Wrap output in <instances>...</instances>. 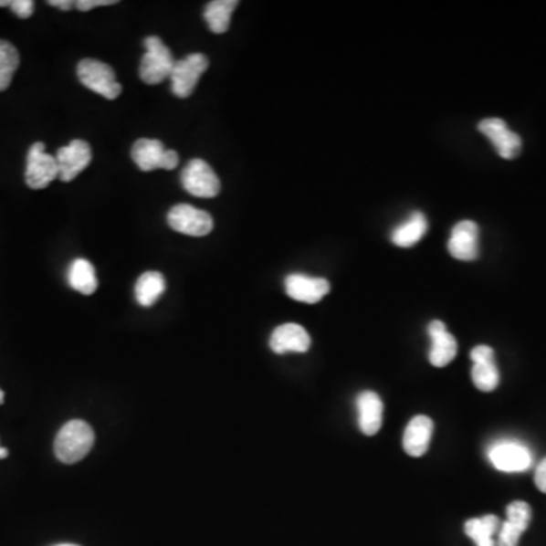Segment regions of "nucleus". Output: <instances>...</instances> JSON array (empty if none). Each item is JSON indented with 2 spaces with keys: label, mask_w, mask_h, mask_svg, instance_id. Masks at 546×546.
<instances>
[{
  "label": "nucleus",
  "mask_w": 546,
  "mask_h": 546,
  "mask_svg": "<svg viewBox=\"0 0 546 546\" xmlns=\"http://www.w3.org/2000/svg\"><path fill=\"white\" fill-rule=\"evenodd\" d=\"M9 2L11 0H4V2H0V6H9Z\"/></svg>",
  "instance_id": "nucleus-31"
},
{
  "label": "nucleus",
  "mask_w": 546,
  "mask_h": 546,
  "mask_svg": "<svg viewBox=\"0 0 546 546\" xmlns=\"http://www.w3.org/2000/svg\"><path fill=\"white\" fill-rule=\"evenodd\" d=\"M68 284L73 290L79 291L82 295L90 296L98 290V277L93 265L86 258H78L73 261L68 273Z\"/></svg>",
  "instance_id": "nucleus-22"
},
{
  "label": "nucleus",
  "mask_w": 546,
  "mask_h": 546,
  "mask_svg": "<svg viewBox=\"0 0 546 546\" xmlns=\"http://www.w3.org/2000/svg\"><path fill=\"white\" fill-rule=\"evenodd\" d=\"M383 401L375 392H363L357 398L359 410V425L362 433L375 436L383 425Z\"/></svg>",
  "instance_id": "nucleus-19"
},
{
  "label": "nucleus",
  "mask_w": 546,
  "mask_h": 546,
  "mask_svg": "<svg viewBox=\"0 0 546 546\" xmlns=\"http://www.w3.org/2000/svg\"><path fill=\"white\" fill-rule=\"evenodd\" d=\"M470 360L474 363L472 367V381L475 387L481 392H493L499 384V371L495 363V352L490 346H475L470 351Z\"/></svg>",
  "instance_id": "nucleus-12"
},
{
  "label": "nucleus",
  "mask_w": 546,
  "mask_h": 546,
  "mask_svg": "<svg viewBox=\"0 0 546 546\" xmlns=\"http://www.w3.org/2000/svg\"><path fill=\"white\" fill-rule=\"evenodd\" d=\"M143 45L146 52L140 63V78L149 86H157L167 78H171L175 59L172 57L171 49L163 43L160 37H148Z\"/></svg>",
  "instance_id": "nucleus-2"
},
{
  "label": "nucleus",
  "mask_w": 546,
  "mask_h": 546,
  "mask_svg": "<svg viewBox=\"0 0 546 546\" xmlns=\"http://www.w3.org/2000/svg\"><path fill=\"white\" fill-rule=\"evenodd\" d=\"M55 158L58 163L59 180L70 183L90 164V144L84 140H72L68 146L58 149Z\"/></svg>",
  "instance_id": "nucleus-11"
},
{
  "label": "nucleus",
  "mask_w": 546,
  "mask_h": 546,
  "mask_svg": "<svg viewBox=\"0 0 546 546\" xmlns=\"http://www.w3.org/2000/svg\"><path fill=\"white\" fill-rule=\"evenodd\" d=\"M167 222L176 233L185 234L190 237H204L215 228V222L206 211L197 210L188 204H180L169 211Z\"/></svg>",
  "instance_id": "nucleus-6"
},
{
  "label": "nucleus",
  "mask_w": 546,
  "mask_h": 546,
  "mask_svg": "<svg viewBox=\"0 0 546 546\" xmlns=\"http://www.w3.org/2000/svg\"><path fill=\"white\" fill-rule=\"evenodd\" d=\"M270 350L277 354L286 352H307L311 345L309 332L298 323H284L272 332Z\"/></svg>",
  "instance_id": "nucleus-17"
},
{
  "label": "nucleus",
  "mask_w": 546,
  "mask_h": 546,
  "mask_svg": "<svg viewBox=\"0 0 546 546\" xmlns=\"http://www.w3.org/2000/svg\"><path fill=\"white\" fill-rule=\"evenodd\" d=\"M59 176L58 163L54 155L46 152L45 143H34L27 152L26 184L34 190H41Z\"/></svg>",
  "instance_id": "nucleus-7"
},
{
  "label": "nucleus",
  "mask_w": 546,
  "mask_h": 546,
  "mask_svg": "<svg viewBox=\"0 0 546 546\" xmlns=\"http://www.w3.org/2000/svg\"><path fill=\"white\" fill-rule=\"evenodd\" d=\"M5 401V394L0 390V404H4Z\"/></svg>",
  "instance_id": "nucleus-32"
},
{
  "label": "nucleus",
  "mask_w": 546,
  "mask_h": 546,
  "mask_svg": "<svg viewBox=\"0 0 546 546\" xmlns=\"http://www.w3.org/2000/svg\"><path fill=\"white\" fill-rule=\"evenodd\" d=\"M534 483L541 492L546 493V458L539 463L536 474H534Z\"/></svg>",
  "instance_id": "nucleus-28"
},
{
  "label": "nucleus",
  "mask_w": 546,
  "mask_h": 546,
  "mask_svg": "<svg viewBox=\"0 0 546 546\" xmlns=\"http://www.w3.org/2000/svg\"><path fill=\"white\" fill-rule=\"evenodd\" d=\"M488 460L501 472H524L533 465V456L525 445L501 440L488 448Z\"/></svg>",
  "instance_id": "nucleus-9"
},
{
  "label": "nucleus",
  "mask_w": 546,
  "mask_h": 546,
  "mask_svg": "<svg viewBox=\"0 0 546 546\" xmlns=\"http://www.w3.org/2000/svg\"><path fill=\"white\" fill-rule=\"evenodd\" d=\"M206 68H208V58L202 54H190L185 58L175 61L169 78L173 94L183 99L192 96L199 78L206 72Z\"/></svg>",
  "instance_id": "nucleus-5"
},
{
  "label": "nucleus",
  "mask_w": 546,
  "mask_h": 546,
  "mask_svg": "<svg viewBox=\"0 0 546 546\" xmlns=\"http://www.w3.org/2000/svg\"><path fill=\"white\" fill-rule=\"evenodd\" d=\"M331 290L325 278H313L302 273H291L286 278L287 295L305 304H316Z\"/></svg>",
  "instance_id": "nucleus-15"
},
{
  "label": "nucleus",
  "mask_w": 546,
  "mask_h": 546,
  "mask_svg": "<svg viewBox=\"0 0 546 546\" xmlns=\"http://www.w3.org/2000/svg\"><path fill=\"white\" fill-rule=\"evenodd\" d=\"M478 131L490 140L499 157L504 160H513L520 155L522 140L520 135L510 131L506 121L497 117L484 119L478 123Z\"/></svg>",
  "instance_id": "nucleus-10"
},
{
  "label": "nucleus",
  "mask_w": 546,
  "mask_h": 546,
  "mask_svg": "<svg viewBox=\"0 0 546 546\" xmlns=\"http://www.w3.org/2000/svg\"><path fill=\"white\" fill-rule=\"evenodd\" d=\"M117 0H79L75 4L79 11H90L98 6H108V5H116Z\"/></svg>",
  "instance_id": "nucleus-27"
},
{
  "label": "nucleus",
  "mask_w": 546,
  "mask_h": 546,
  "mask_svg": "<svg viewBox=\"0 0 546 546\" xmlns=\"http://www.w3.org/2000/svg\"><path fill=\"white\" fill-rule=\"evenodd\" d=\"M237 0H215L206 5L204 18L211 32L224 34L228 31L234 9L237 8Z\"/></svg>",
  "instance_id": "nucleus-24"
},
{
  "label": "nucleus",
  "mask_w": 546,
  "mask_h": 546,
  "mask_svg": "<svg viewBox=\"0 0 546 546\" xmlns=\"http://www.w3.org/2000/svg\"><path fill=\"white\" fill-rule=\"evenodd\" d=\"M428 336L431 339V350L428 354L430 363L436 367L448 366L456 359L457 341L449 334L442 320H433L428 325Z\"/></svg>",
  "instance_id": "nucleus-16"
},
{
  "label": "nucleus",
  "mask_w": 546,
  "mask_h": 546,
  "mask_svg": "<svg viewBox=\"0 0 546 546\" xmlns=\"http://www.w3.org/2000/svg\"><path fill=\"white\" fill-rule=\"evenodd\" d=\"M6 457H8V449H5L0 446V460H4V458H6Z\"/></svg>",
  "instance_id": "nucleus-30"
},
{
  "label": "nucleus",
  "mask_w": 546,
  "mask_h": 546,
  "mask_svg": "<svg viewBox=\"0 0 546 546\" xmlns=\"http://www.w3.org/2000/svg\"><path fill=\"white\" fill-rule=\"evenodd\" d=\"M20 66L18 50L9 41L0 40V91H5L13 82L14 73Z\"/></svg>",
  "instance_id": "nucleus-25"
},
{
  "label": "nucleus",
  "mask_w": 546,
  "mask_h": 546,
  "mask_svg": "<svg viewBox=\"0 0 546 546\" xmlns=\"http://www.w3.org/2000/svg\"><path fill=\"white\" fill-rule=\"evenodd\" d=\"M181 183L185 192L193 196L210 199L220 193L219 176L215 175L210 164L204 160H192L188 163L181 173Z\"/></svg>",
  "instance_id": "nucleus-8"
},
{
  "label": "nucleus",
  "mask_w": 546,
  "mask_h": 546,
  "mask_svg": "<svg viewBox=\"0 0 546 546\" xmlns=\"http://www.w3.org/2000/svg\"><path fill=\"white\" fill-rule=\"evenodd\" d=\"M94 445V433L84 421H70L59 430L55 439V456L66 465L81 461L90 453Z\"/></svg>",
  "instance_id": "nucleus-1"
},
{
  "label": "nucleus",
  "mask_w": 546,
  "mask_h": 546,
  "mask_svg": "<svg viewBox=\"0 0 546 546\" xmlns=\"http://www.w3.org/2000/svg\"><path fill=\"white\" fill-rule=\"evenodd\" d=\"M57 546H78V545H72V543H63V545H57Z\"/></svg>",
  "instance_id": "nucleus-33"
},
{
  "label": "nucleus",
  "mask_w": 546,
  "mask_h": 546,
  "mask_svg": "<svg viewBox=\"0 0 546 546\" xmlns=\"http://www.w3.org/2000/svg\"><path fill=\"white\" fill-rule=\"evenodd\" d=\"M499 527L501 520H498L497 516L486 515L467 520L465 524V533L477 546H497L495 536H498Z\"/></svg>",
  "instance_id": "nucleus-21"
},
{
  "label": "nucleus",
  "mask_w": 546,
  "mask_h": 546,
  "mask_svg": "<svg viewBox=\"0 0 546 546\" xmlns=\"http://www.w3.org/2000/svg\"><path fill=\"white\" fill-rule=\"evenodd\" d=\"M166 290V279L160 272H146L135 284V299L142 307H152Z\"/></svg>",
  "instance_id": "nucleus-23"
},
{
  "label": "nucleus",
  "mask_w": 546,
  "mask_h": 546,
  "mask_svg": "<svg viewBox=\"0 0 546 546\" xmlns=\"http://www.w3.org/2000/svg\"><path fill=\"white\" fill-rule=\"evenodd\" d=\"M78 78L82 86L100 94L108 100H114L121 93V86L117 82L116 73L111 66L99 59L86 58L78 64Z\"/></svg>",
  "instance_id": "nucleus-3"
},
{
  "label": "nucleus",
  "mask_w": 546,
  "mask_h": 546,
  "mask_svg": "<svg viewBox=\"0 0 546 546\" xmlns=\"http://www.w3.org/2000/svg\"><path fill=\"white\" fill-rule=\"evenodd\" d=\"M131 157L140 171L152 172L157 169L173 171L180 164V157L176 151L164 148L160 140L140 139L132 146Z\"/></svg>",
  "instance_id": "nucleus-4"
},
{
  "label": "nucleus",
  "mask_w": 546,
  "mask_h": 546,
  "mask_svg": "<svg viewBox=\"0 0 546 546\" xmlns=\"http://www.w3.org/2000/svg\"><path fill=\"white\" fill-rule=\"evenodd\" d=\"M49 5H52V6H55V8L63 9V11H68V9L73 8L75 2H72V0H49Z\"/></svg>",
  "instance_id": "nucleus-29"
},
{
  "label": "nucleus",
  "mask_w": 546,
  "mask_h": 546,
  "mask_svg": "<svg viewBox=\"0 0 546 546\" xmlns=\"http://www.w3.org/2000/svg\"><path fill=\"white\" fill-rule=\"evenodd\" d=\"M426 231H428V222L425 215H422L421 211H415L405 222L398 225L392 231L390 240L394 247H412L417 242H421Z\"/></svg>",
  "instance_id": "nucleus-20"
},
{
  "label": "nucleus",
  "mask_w": 546,
  "mask_h": 546,
  "mask_svg": "<svg viewBox=\"0 0 546 546\" xmlns=\"http://www.w3.org/2000/svg\"><path fill=\"white\" fill-rule=\"evenodd\" d=\"M9 8L17 17L29 18L36 11V4L32 0H11Z\"/></svg>",
  "instance_id": "nucleus-26"
},
{
  "label": "nucleus",
  "mask_w": 546,
  "mask_h": 546,
  "mask_svg": "<svg viewBox=\"0 0 546 546\" xmlns=\"http://www.w3.org/2000/svg\"><path fill=\"white\" fill-rule=\"evenodd\" d=\"M435 424L428 416L413 417L404 433V451L412 457H422L428 451Z\"/></svg>",
  "instance_id": "nucleus-18"
},
{
  "label": "nucleus",
  "mask_w": 546,
  "mask_h": 546,
  "mask_svg": "<svg viewBox=\"0 0 546 546\" xmlns=\"http://www.w3.org/2000/svg\"><path fill=\"white\" fill-rule=\"evenodd\" d=\"M479 229L472 220H461L451 231L448 251L456 260L474 261L478 258Z\"/></svg>",
  "instance_id": "nucleus-13"
},
{
  "label": "nucleus",
  "mask_w": 546,
  "mask_h": 546,
  "mask_svg": "<svg viewBox=\"0 0 546 546\" xmlns=\"http://www.w3.org/2000/svg\"><path fill=\"white\" fill-rule=\"evenodd\" d=\"M531 522V509L524 501H515L507 507V520L498 531L497 546H518L520 539Z\"/></svg>",
  "instance_id": "nucleus-14"
}]
</instances>
